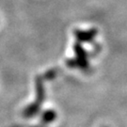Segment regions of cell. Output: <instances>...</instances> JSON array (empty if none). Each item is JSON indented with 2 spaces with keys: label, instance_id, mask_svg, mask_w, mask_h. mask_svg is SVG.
<instances>
[{
  "label": "cell",
  "instance_id": "277c9868",
  "mask_svg": "<svg viewBox=\"0 0 127 127\" xmlns=\"http://www.w3.org/2000/svg\"><path fill=\"white\" fill-rule=\"evenodd\" d=\"M39 108H40V104H37V103H33L30 105H28L27 108L25 109L24 111V115L26 117H31V116H34L36 115V113L39 111Z\"/></svg>",
  "mask_w": 127,
  "mask_h": 127
},
{
  "label": "cell",
  "instance_id": "3957f363",
  "mask_svg": "<svg viewBox=\"0 0 127 127\" xmlns=\"http://www.w3.org/2000/svg\"><path fill=\"white\" fill-rule=\"evenodd\" d=\"M36 91H37V101L36 103L41 104L44 98V88L41 77H37L36 79Z\"/></svg>",
  "mask_w": 127,
  "mask_h": 127
},
{
  "label": "cell",
  "instance_id": "6da1fadb",
  "mask_svg": "<svg viewBox=\"0 0 127 127\" xmlns=\"http://www.w3.org/2000/svg\"><path fill=\"white\" fill-rule=\"evenodd\" d=\"M73 50L75 53L74 59H68L66 63L71 68H79L83 71L90 70V62H89V54L80 42H75L73 45Z\"/></svg>",
  "mask_w": 127,
  "mask_h": 127
},
{
  "label": "cell",
  "instance_id": "5b68a950",
  "mask_svg": "<svg viewBox=\"0 0 127 127\" xmlns=\"http://www.w3.org/2000/svg\"><path fill=\"white\" fill-rule=\"evenodd\" d=\"M57 119V113L53 110H46L42 114V120L44 123H52Z\"/></svg>",
  "mask_w": 127,
  "mask_h": 127
},
{
  "label": "cell",
  "instance_id": "7a4b0ae2",
  "mask_svg": "<svg viewBox=\"0 0 127 127\" xmlns=\"http://www.w3.org/2000/svg\"><path fill=\"white\" fill-rule=\"evenodd\" d=\"M98 31L96 28H91L89 30H75L74 36L76 38L78 42H91L94 41L95 37L97 36Z\"/></svg>",
  "mask_w": 127,
  "mask_h": 127
}]
</instances>
